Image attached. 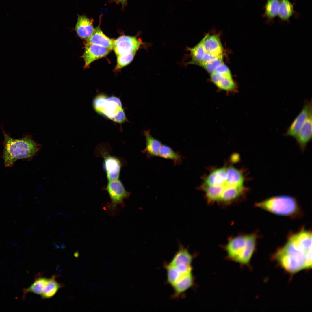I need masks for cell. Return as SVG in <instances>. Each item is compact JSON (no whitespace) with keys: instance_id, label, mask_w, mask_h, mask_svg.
<instances>
[{"instance_id":"2e32d148","label":"cell","mask_w":312,"mask_h":312,"mask_svg":"<svg viewBox=\"0 0 312 312\" xmlns=\"http://www.w3.org/2000/svg\"><path fill=\"white\" fill-rule=\"evenodd\" d=\"M203 45L206 52L217 56L223 55V48L218 35L206 34Z\"/></svg>"},{"instance_id":"e0dca14e","label":"cell","mask_w":312,"mask_h":312,"mask_svg":"<svg viewBox=\"0 0 312 312\" xmlns=\"http://www.w3.org/2000/svg\"><path fill=\"white\" fill-rule=\"evenodd\" d=\"M193 259V256L190 252L188 248L179 242L178 250L168 263L172 266L181 264L191 265Z\"/></svg>"},{"instance_id":"5b68a950","label":"cell","mask_w":312,"mask_h":312,"mask_svg":"<svg viewBox=\"0 0 312 312\" xmlns=\"http://www.w3.org/2000/svg\"><path fill=\"white\" fill-rule=\"evenodd\" d=\"M255 206L272 214L291 218H298L303 216L302 210L298 201L289 196L271 197L257 202Z\"/></svg>"},{"instance_id":"4dcf8cb0","label":"cell","mask_w":312,"mask_h":312,"mask_svg":"<svg viewBox=\"0 0 312 312\" xmlns=\"http://www.w3.org/2000/svg\"><path fill=\"white\" fill-rule=\"evenodd\" d=\"M55 215H59L62 216H64L65 215L63 211L61 210H58L56 213Z\"/></svg>"},{"instance_id":"d590c367","label":"cell","mask_w":312,"mask_h":312,"mask_svg":"<svg viewBox=\"0 0 312 312\" xmlns=\"http://www.w3.org/2000/svg\"><path fill=\"white\" fill-rule=\"evenodd\" d=\"M67 216H68V217H71L72 216V214H68Z\"/></svg>"},{"instance_id":"7402d4cb","label":"cell","mask_w":312,"mask_h":312,"mask_svg":"<svg viewBox=\"0 0 312 312\" xmlns=\"http://www.w3.org/2000/svg\"><path fill=\"white\" fill-rule=\"evenodd\" d=\"M57 276L54 274L49 278L40 296L42 299L51 298L53 296L58 290L64 286V285L57 281Z\"/></svg>"},{"instance_id":"5bb4252c","label":"cell","mask_w":312,"mask_h":312,"mask_svg":"<svg viewBox=\"0 0 312 312\" xmlns=\"http://www.w3.org/2000/svg\"><path fill=\"white\" fill-rule=\"evenodd\" d=\"M210 78L213 83L220 90L229 93H235L237 91V86L233 79L223 77L215 71L211 73Z\"/></svg>"},{"instance_id":"cb8c5ba5","label":"cell","mask_w":312,"mask_h":312,"mask_svg":"<svg viewBox=\"0 0 312 312\" xmlns=\"http://www.w3.org/2000/svg\"><path fill=\"white\" fill-rule=\"evenodd\" d=\"M159 156L167 159L170 160L176 164H180L183 159L180 153L173 150L169 146L162 144L160 148Z\"/></svg>"},{"instance_id":"44dd1931","label":"cell","mask_w":312,"mask_h":312,"mask_svg":"<svg viewBox=\"0 0 312 312\" xmlns=\"http://www.w3.org/2000/svg\"><path fill=\"white\" fill-rule=\"evenodd\" d=\"M49 279L40 274L36 275L32 284L28 288L23 289V299L25 298L26 295L29 293H32L40 295Z\"/></svg>"},{"instance_id":"603a6c76","label":"cell","mask_w":312,"mask_h":312,"mask_svg":"<svg viewBox=\"0 0 312 312\" xmlns=\"http://www.w3.org/2000/svg\"><path fill=\"white\" fill-rule=\"evenodd\" d=\"M295 12L294 5L289 0H280L278 16L280 21L288 23Z\"/></svg>"},{"instance_id":"8fae6325","label":"cell","mask_w":312,"mask_h":312,"mask_svg":"<svg viewBox=\"0 0 312 312\" xmlns=\"http://www.w3.org/2000/svg\"><path fill=\"white\" fill-rule=\"evenodd\" d=\"M312 116L311 108L304 123L295 138L298 146L302 152L304 151L307 144L312 140Z\"/></svg>"},{"instance_id":"ffe728a7","label":"cell","mask_w":312,"mask_h":312,"mask_svg":"<svg viewBox=\"0 0 312 312\" xmlns=\"http://www.w3.org/2000/svg\"><path fill=\"white\" fill-rule=\"evenodd\" d=\"M280 0H267L264 5V11L262 16L265 19L266 23H274L275 18L278 15Z\"/></svg>"},{"instance_id":"9a60e30c","label":"cell","mask_w":312,"mask_h":312,"mask_svg":"<svg viewBox=\"0 0 312 312\" xmlns=\"http://www.w3.org/2000/svg\"><path fill=\"white\" fill-rule=\"evenodd\" d=\"M114 40L104 34L100 27L94 29L91 35L86 39V44H91L107 48L111 50L113 48Z\"/></svg>"},{"instance_id":"f1b7e54d","label":"cell","mask_w":312,"mask_h":312,"mask_svg":"<svg viewBox=\"0 0 312 312\" xmlns=\"http://www.w3.org/2000/svg\"><path fill=\"white\" fill-rule=\"evenodd\" d=\"M215 71L219 73L223 77L229 79H233L229 69L224 63L219 65Z\"/></svg>"},{"instance_id":"1f68e13d","label":"cell","mask_w":312,"mask_h":312,"mask_svg":"<svg viewBox=\"0 0 312 312\" xmlns=\"http://www.w3.org/2000/svg\"><path fill=\"white\" fill-rule=\"evenodd\" d=\"M116 1L121 3L122 5H124L126 3L127 0H115Z\"/></svg>"},{"instance_id":"52a82bcc","label":"cell","mask_w":312,"mask_h":312,"mask_svg":"<svg viewBox=\"0 0 312 312\" xmlns=\"http://www.w3.org/2000/svg\"><path fill=\"white\" fill-rule=\"evenodd\" d=\"M142 42L134 37L123 35L114 40L113 48L117 56L136 52Z\"/></svg>"},{"instance_id":"4316f807","label":"cell","mask_w":312,"mask_h":312,"mask_svg":"<svg viewBox=\"0 0 312 312\" xmlns=\"http://www.w3.org/2000/svg\"><path fill=\"white\" fill-rule=\"evenodd\" d=\"M224 63L223 55L220 56L209 62L201 63L198 65L203 68L207 71L211 73L215 71L217 67Z\"/></svg>"},{"instance_id":"484cf974","label":"cell","mask_w":312,"mask_h":312,"mask_svg":"<svg viewBox=\"0 0 312 312\" xmlns=\"http://www.w3.org/2000/svg\"><path fill=\"white\" fill-rule=\"evenodd\" d=\"M164 267L166 271L167 282L172 287L184 275L181 274L174 267L168 263H165Z\"/></svg>"},{"instance_id":"7a4b0ae2","label":"cell","mask_w":312,"mask_h":312,"mask_svg":"<svg viewBox=\"0 0 312 312\" xmlns=\"http://www.w3.org/2000/svg\"><path fill=\"white\" fill-rule=\"evenodd\" d=\"M274 257L285 270L296 273L311 268L312 246L290 234L286 242L275 252Z\"/></svg>"},{"instance_id":"9c48e42d","label":"cell","mask_w":312,"mask_h":312,"mask_svg":"<svg viewBox=\"0 0 312 312\" xmlns=\"http://www.w3.org/2000/svg\"><path fill=\"white\" fill-rule=\"evenodd\" d=\"M311 108V99L310 101L305 100L301 110L287 128L284 134V136L295 138L304 123Z\"/></svg>"},{"instance_id":"e575fe53","label":"cell","mask_w":312,"mask_h":312,"mask_svg":"<svg viewBox=\"0 0 312 312\" xmlns=\"http://www.w3.org/2000/svg\"><path fill=\"white\" fill-rule=\"evenodd\" d=\"M51 216H48L46 218V219L47 220H49L51 219Z\"/></svg>"},{"instance_id":"836d02e7","label":"cell","mask_w":312,"mask_h":312,"mask_svg":"<svg viewBox=\"0 0 312 312\" xmlns=\"http://www.w3.org/2000/svg\"><path fill=\"white\" fill-rule=\"evenodd\" d=\"M65 233L64 231H61L60 235L61 236H64L65 235Z\"/></svg>"},{"instance_id":"83f0119b","label":"cell","mask_w":312,"mask_h":312,"mask_svg":"<svg viewBox=\"0 0 312 312\" xmlns=\"http://www.w3.org/2000/svg\"><path fill=\"white\" fill-rule=\"evenodd\" d=\"M136 53H131L117 56V64L115 69H120L130 64L133 60Z\"/></svg>"},{"instance_id":"f546056e","label":"cell","mask_w":312,"mask_h":312,"mask_svg":"<svg viewBox=\"0 0 312 312\" xmlns=\"http://www.w3.org/2000/svg\"><path fill=\"white\" fill-rule=\"evenodd\" d=\"M219 56H216L210 53L206 52L204 55L202 60L200 62L197 63L196 65H198L199 64L201 63H204L209 62L216 58Z\"/></svg>"},{"instance_id":"ba28073f","label":"cell","mask_w":312,"mask_h":312,"mask_svg":"<svg viewBox=\"0 0 312 312\" xmlns=\"http://www.w3.org/2000/svg\"><path fill=\"white\" fill-rule=\"evenodd\" d=\"M106 189L111 201V208L114 209L118 205L122 203L124 200L129 196V193L125 189L118 179L108 181Z\"/></svg>"},{"instance_id":"d6986e66","label":"cell","mask_w":312,"mask_h":312,"mask_svg":"<svg viewBox=\"0 0 312 312\" xmlns=\"http://www.w3.org/2000/svg\"><path fill=\"white\" fill-rule=\"evenodd\" d=\"M146 145L143 152L148 158L159 156V151L162 144L159 140L154 138L151 135L149 130L144 132Z\"/></svg>"},{"instance_id":"7c38bea8","label":"cell","mask_w":312,"mask_h":312,"mask_svg":"<svg viewBox=\"0 0 312 312\" xmlns=\"http://www.w3.org/2000/svg\"><path fill=\"white\" fill-rule=\"evenodd\" d=\"M103 166L108 181L118 179L121 164L117 157L105 154L103 155Z\"/></svg>"},{"instance_id":"6da1fadb","label":"cell","mask_w":312,"mask_h":312,"mask_svg":"<svg viewBox=\"0 0 312 312\" xmlns=\"http://www.w3.org/2000/svg\"><path fill=\"white\" fill-rule=\"evenodd\" d=\"M242 171L231 165L213 169L206 176L200 187L208 203H231L247 192Z\"/></svg>"},{"instance_id":"3957f363","label":"cell","mask_w":312,"mask_h":312,"mask_svg":"<svg viewBox=\"0 0 312 312\" xmlns=\"http://www.w3.org/2000/svg\"><path fill=\"white\" fill-rule=\"evenodd\" d=\"M4 140L3 158L5 167H12L17 160L30 161L41 149L42 145L34 141L30 134L15 139L3 130Z\"/></svg>"},{"instance_id":"ac0fdd59","label":"cell","mask_w":312,"mask_h":312,"mask_svg":"<svg viewBox=\"0 0 312 312\" xmlns=\"http://www.w3.org/2000/svg\"><path fill=\"white\" fill-rule=\"evenodd\" d=\"M194 283V278L192 272L182 276L172 287L174 290L173 297H179L191 287Z\"/></svg>"},{"instance_id":"30bf717a","label":"cell","mask_w":312,"mask_h":312,"mask_svg":"<svg viewBox=\"0 0 312 312\" xmlns=\"http://www.w3.org/2000/svg\"><path fill=\"white\" fill-rule=\"evenodd\" d=\"M111 50L100 45L91 44H86L83 57L84 61V67H88L95 60L107 55Z\"/></svg>"},{"instance_id":"d6a6232c","label":"cell","mask_w":312,"mask_h":312,"mask_svg":"<svg viewBox=\"0 0 312 312\" xmlns=\"http://www.w3.org/2000/svg\"><path fill=\"white\" fill-rule=\"evenodd\" d=\"M35 231V229H28L26 230V231L28 233H31Z\"/></svg>"},{"instance_id":"4fadbf2b","label":"cell","mask_w":312,"mask_h":312,"mask_svg":"<svg viewBox=\"0 0 312 312\" xmlns=\"http://www.w3.org/2000/svg\"><path fill=\"white\" fill-rule=\"evenodd\" d=\"M93 20L84 15H78L75 29L81 38L87 39L92 34L94 28Z\"/></svg>"},{"instance_id":"d4e9b609","label":"cell","mask_w":312,"mask_h":312,"mask_svg":"<svg viewBox=\"0 0 312 312\" xmlns=\"http://www.w3.org/2000/svg\"><path fill=\"white\" fill-rule=\"evenodd\" d=\"M206 36V35L202 39L200 42L194 47L192 48H188L187 49L190 52V55L192 60L187 64H192L196 65L198 62L201 61L206 52L203 45Z\"/></svg>"},{"instance_id":"8992f818","label":"cell","mask_w":312,"mask_h":312,"mask_svg":"<svg viewBox=\"0 0 312 312\" xmlns=\"http://www.w3.org/2000/svg\"><path fill=\"white\" fill-rule=\"evenodd\" d=\"M93 105L98 113L116 122L122 123L125 120L121 101L117 97L99 95L95 98Z\"/></svg>"},{"instance_id":"277c9868","label":"cell","mask_w":312,"mask_h":312,"mask_svg":"<svg viewBox=\"0 0 312 312\" xmlns=\"http://www.w3.org/2000/svg\"><path fill=\"white\" fill-rule=\"evenodd\" d=\"M259 235L256 232L231 238L225 247L227 257L242 265L249 264L255 251Z\"/></svg>"}]
</instances>
